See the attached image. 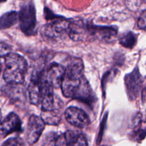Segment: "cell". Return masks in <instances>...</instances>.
I'll return each instance as SVG.
<instances>
[{
    "mask_svg": "<svg viewBox=\"0 0 146 146\" xmlns=\"http://www.w3.org/2000/svg\"><path fill=\"white\" fill-rule=\"evenodd\" d=\"M84 71L82 61L73 58L65 68L60 87L66 98L79 100L90 104L94 101V96Z\"/></svg>",
    "mask_w": 146,
    "mask_h": 146,
    "instance_id": "cell-1",
    "label": "cell"
},
{
    "mask_svg": "<svg viewBox=\"0 0 146 146\" xmlns=\"http://www.w3.org/2000/svg\"><path fill=\"white\" fill-rule=\"evenodd\" d=\"M5 58V68L3 74L4 80L7 84H22L25 81L27 62L25 58L17 54L9 53Z\"/></svg>",
    "mask_w": 146,
    "mask_h": 146,
    "instance_id": "cell-2",
    "label": "cell"
},
{
    "mask_svg": "<svg viewBox=\"0 0 146 146\" xmlns=\"http://www.w3.org/2000/svg\"><path fill=\"white\" fill-rule=\"evenodd\" d=\"M20 29L25 35L34 36L36 33V8L32 1L25 3L18 14Z\"/></svg>",
    "mask_w": 146,
    "mask_h": 146,
    "instance_id": "cell-3",
    "label": "cell"
},
{
    "mask_svg": "<svg viewBox=\"0 0 146 146\" xmlns=\"http://www.w3.org/2000/svg\"><path fill=\"white\" fill-rule=\"evenodd\" d=\"M89 38H95L111 43L115 39L118 33L117 28L115 27H106V26H96L91 22L87 21Z\"/></svg>",
    "mask_w": 146,
    "mask_h": 146,
    "instance_id": "cell-4",
    "label": "cell"
},
{
    "mask_svg": "<svg viewBox=\"0 0 146 146\" xmlns=\"http://www.w3.org/2000/svg\"><path fill=\"white\" fill-rule=\"evenodd\" d=\"M143 79L138 67L135 68L131 74L125 76V85L128 98L131 101L136 99L140 95L142 88Z\"/></svg>",
    "mask_w": 146,
    "mask_h": 146,
    "instance_id": "cell-5",
    "label": "cell"
},
{
    "mask_svg": "<svg viewBox=\"0 0 146 146\" xmlns=\"http://www.w3.org/2000/svg\"><path fill=\"white\" fill-rule=\"evenodd\" d=\"M45 128V123L41 117L33 115L29 118L26 131L25 138L27 143L34 145L39 140Z\"/></svg>",
    "mask_w": 146,
    "mask_h": 146,
    "instance_id": "cell-6",
    "label": "cell"
},
{
    "mask_svg": "<svg viewBox=\"0 0 146 146\" xmlns=\"http://www.w3.org/2000/svg\"><path fill=\"white\" fill-rule=\"evenodd\" d=\"M67 35L74 41H83L89 38L87 21L80 19H70Z\"/></svg>",
    "mask_w": 146,
    "mask_h": 146,
    "instance_id": "cell-7",
    "label": "cell"
},
{
    "mask_svg": "<svg viewBox=\"0 0 146 146\" xmlns=\"http://www.w3.org/2000/svg\"><path fill=\"white\" fill-rule=\"evenodd\" d=\"M65 72V68L63 66L52 63L46 70H44V78L46 82L53 88H58L61 86Z\"/></svg>",
    "mask_w": 146,
    "mask_h": 146,
    "instance_id": "cell-8",
    "label": "cell"
},
{
    "mask_svg": "<svg viewBox=\"0 0 146 146\" xmlns=\"http://www.w3.org/2000/svg\"><path fill=\"white\" fill-rule=\"evenodd\" d=\"M65 118L71 125L78 128H86L90 124L89 117L81 108L71 106L65 111Z\"/></svg>",
    "mask_w": 146,
    "mask_h": 146,
    "instance_id": "cell-9",
    "label": "cell"
},
{
    "mask_svg": "<svg viewBox=\"0 0 146 146\" xmlns=\"http://www.w3.org/2000/svg\"><path fill=\"white\" fill-rule=\"evenodd\" d=\"M20 131H21V120L14 113L9 114L0 123V134L3 136Z\"/></svg>",
    "mask_w": 146,
    "mask_h": 146,
    "instance_id": "cell-10",
    "label": "cell"
},
{
    "mask_svg": "<svg viewBox=\"0 0 146 146\" xmlns=\"http://www.w3.org/2000/svg\"><path fill=\"white\" fill-rule=\"evenodd\" d=\"M64 105L58 106L48 111H41V118L45 124L55 125H58L61 120L62 109Z\"/></svg>",
    "mask_w": 146,
    "mask_h": 146,
    "instance_id": "cell-11",
    "label": "cell"
},
{
    "mask_svg": "<svg viewBox=\"0 0 146 146\" xmlns=\"http://www.w3.org/2000/svg\"><path fill=\"white\" fill-rule=\"evenodd\" d=\"M64 135L66 145H87L86 138L84 134L73 131H67Z\"/></svg>",
    "mask_w": 146,
    "mask_h": 146,
    "instance_id": "cell-12",
    "label": "cell"
},
{
    "mask_svg": "<svg viewBox=\"0 0 146 146\" xmlns=\"http://www.w3.org/2000/svg\"><path fill=\"white\" fill-rule=\"evenodd\" d=\"M7 86L3 88V91H4L7 95L11 99L14 101H19L21 100L22 98H24V91L22 88L19 86L21 84H8Z\"/></svg>",
    "mask_w": 146,
    "mask_h": 146,
    "instance_id": "cell-13",
    "label": "cell"
},
{
    "mask_svg": "<svg viewBox=\"0 0 146 146\" xmlns=\"http://www.w3.org/2000/svg\"><path fill=\"white\" fill-rule=\"evenodd\" d=\"M19 19L17 11L5 13L0 17V30L9 29L14 26Z\"/></svg>",
    "mask_w": 146,
    "mask_h": 146,
    "instance_id": "cell-14",
    "label": "cell"
},
{
    "mask_svg": "<svg viewBox=\"0 0 146 146\" xmlns=\"http://www.w3.org/2000/svg\"><path fill=\"white\" fill-rule=\"evenodd\" d=\"M137 35L132 31H128L123 35L121 36L119 38V43L124 48L132 49L137 43Z\"/></svg>",
    "mask_w": 146,
    "mask_h": 146,
    "instance_id": "cell-15",
    "label": "cell"
},
{
    "mask_svg": "<svg viewBox=\"0 0 146 146\" xmlns=\"http://www.w3.org/2000/svg\"><path fill=\"white\" fill-rule=\"evenodd\" d=\"M145 0H125L127 8L132 11L145 10Z\"/></svg>",
    "mask_w": 146,
    "mask_h": 146,
    "instance_id": "cell-16",
    "label": "cell"
},
{
    "mask_svg": "<svg viewBox=\"0 0 146 146\" xmlns=\"http://www.w3.org/2000/svg\"><path fill=\"white\" fill-rule=\"evenodd\" d=\"M58 133L54 132L48 133L43 138V145H55Z\"/></svg>",
    "mask_w": 146,
    "mask_h": 146,
    "instance_id": "cell-17",
    "label": "cell"
},
{
    "mask_svg": "<svg viewBox=\"0 0 146 146\" xmlns=\"http://www.w3.org/2000/svg\"><path fill=\"white\" fill-rule=\"evenodd\" d=\"M133 136L135 141H142L145 139V130L144 128H141L138 130H135L133 133Z\"/></svg>",
    "mask_w": 146,
    "mask_h": 146,
    "instance_id": "cell-18",
    "label": "cell"
},
{
    "mask_svg": "<svg viewBox=\"0 0 146 146\" xmlns=\"http://www.w3.org/2000/svg\"><path fill=\"white\" fill-rule=\"evenodd\" d=\"M3 145H24V143L21 139L19 138H11L6 141L4 143L2 144Z\"/></svg>",
    "mask_w": 146,
    "mask_h": 146,
    "instance_id": "cell-19",
    "label": "cell"
},
{
    "mask_svg": "<svg viewBox=\"0 0 146 146\" xmlns=\"http://www.w3.org/2000/svg\"><path fill=\"white\" fill-rule=\"evenodd\" d=\"M138 25L141 29L145 30V27H146V11L143 10L142 11L141 14V17H140L138 21Z\"/></svg>",
    "mask_w": 146,
    "mask_h": 146,
    "instance_id": "cell-20",
    "label": "cell"
},
{
    "mask_svg": "<svg viewBox=\"0 0 146 146\" xmlns=\"http://www.w3.org/2000/svg\"><path fill=\"white\" fill-rule=\"evenodd\" d=\"M10 53V47L7 44L0 43V57H4Z\"/></svg>",
    "mask_w": 146,
    "mask_h": 146,
    "instance_id": "cell-21",
    "label": "cell"
},
{
    "mask_svg": "<svg viewBox=\"0 0 146 146\" xmlns=\"http://www.w3.org/2000/svg\"><path fill=\"white\" fill-rule=\"evenodd\" d=\"M7 0H0V3H2V2H4V1H6Z\"/></svg>",
    "mask_w": 146,
    "mask_h": 146,
    "instance_id": "cell-22",
    "label": "cell"
},
{
    "mask_svg": "<svg viewBox=\"0 0 146 146\" xmlns=\"http://www.w3.org/2000/svg\"><path fill=\"white\" fill-rule=\"evenodd\" d=\"M1 64H0V74H1Z\"/></svg>",
    "mask_w": 146,
    "mask_h": 146,
    "instance_id": "cell-23",
    "label": "cell"
},
{
    "mask_svg": "<svg viewBox=\"0 0 146 146\" xmlns=\"http://www.w3.org/2000/svg\"><path fill=\"white\" fill-rule=\"evenodd\" d=\"M1 111H0V121H1Z\"/></svg>",
    "mask_w": 146,
    "mask_h": 146,
    "instance_id": "cell-24",
    "label": "cell"
}]
</instances>
